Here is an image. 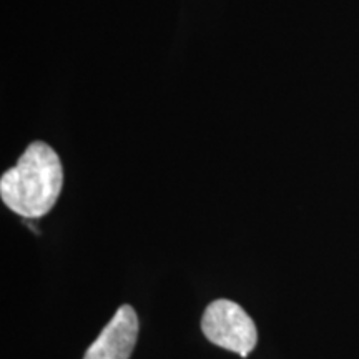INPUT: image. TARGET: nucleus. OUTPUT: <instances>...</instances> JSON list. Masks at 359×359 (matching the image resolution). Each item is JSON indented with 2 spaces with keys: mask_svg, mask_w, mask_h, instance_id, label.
Returning a JSON list of instances; mask_svg holds the SVG:
<instances>
[{
  "mask_svg": "<svg viewBox=\"0 0 359 359\" xmlns=\"http://www.w3.org/2000/svg\"><path fill=\"white\" fill-rule=\"evenodd\" d=\"M64 185V170L58 155L43 142H34L17 165L0 178V196L13 213L40 218L57 203Z\"/></svg>",
  "mask_w": 359,
  "mask_h": 359,
  "instance_id": "f257e3e1",
  "label": "nucleus"
},
{
  "mask_svg": "<svg viewBox=\"0 0 359 359\" xmlns=\"http://www.w3.org/2000/svg\"><path fill=\"white\" fill-rule=\"evenodd\" d=\"M138 338V316L130 304H122L102 330L83 359H130Z\"/></svg>",
  "mask_w": 359,
  "mask_h": 359,
  "instance_id": "7ed1b4c3",
  "label": "nucleus"
},
{
  "mask_svg": "<svg viewBox=\"0 0 359 359\" xmlns=\"http://www.w3.org/2000/svg\"><path fill=\"white\" fill-rule=\"evenodd\" d=\"M206 339L217 346L246 358L257 346L258 331L240 304L230 299H217L206 306L201 320Z\"/></svg>",
  "mask_w": 359,
  "mask_h": 359,
  "instance_id": "f03ea898",
  "label": "nucleus"
}]
</instances>
